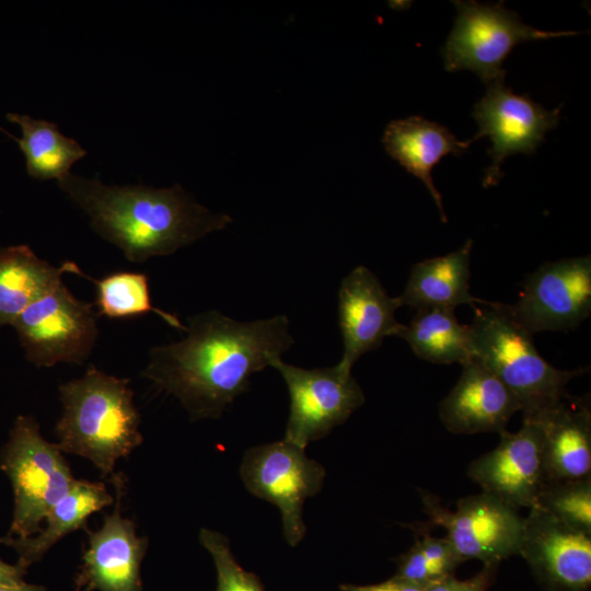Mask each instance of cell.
Segmentation results:
<instances>
[{"instance_id":"22","label":"cell","mask_w":591,"mask_h":591,"mask_svg":"<svg viewBox=\"0 0 591 591\" xmlns=\"http://www.w3.org/2000/svg\"><path fill=\"white\" fill-rule=\"evenodd\" d=\"M77 264L55 267L40 259L27 245L0 250V326L13 324L33 302L53 290L63 273L72 274Z\"/></svg>"},{"instance_id":"14","label":"cell","mask_w":591,"mask_h":591,"mask_svg":"<svg viewBox=\"0 0 591 591\" xmlns=\"http://www.w3.org/2000/svg\"><path fill=\"white\" fill-rule=\"evenodd\" d=\"M467 475L483 493L506 505L517 510L533 508L546 482L538 421L523 418L518 432H501L498 445L474 460Z\"/></svg>"},{"instance_id":"6","label":"cell","mask_w":591,"mask_h":591,"mask_svg":"<svg viewBox=\"0 0 591 591\" xmlns=\"http://www.w3.org/2000/svg\"><path fill=\"white\" fill-rule=\"evenodd\" d=\"M456 8L454 26L448 36L442 56L450 72L471 70L489 85L505 81V59L515 45L530 40L577 35V32H548L525 24L505 8L476 1H453Z\"/></svg>"},{"instance_id":"28","label":"cell","mask_w":591,"mask_h":591,"mask_svg":"<svg viewBox=\"0 0 591 591\" xmlns=\"http://www.w3.org/2000/svg\"><path fill=\"white\" fill-rule=\"evenodd\" d=\"M473 577L460 580L455 576L442 579L426 588V591H487L496 580L500 564H483Z\"/></svg>"},{"instance_id":"11","label":"cell","mask_w":591,"mask_h":591,"mask_svg":"<svg viewBox=\"0 0 591 591\" xmlns=\"http://www.w3.org/2000/svg\"><path fill=\"white\" fill-rule=\"evenodd\" d=\"M430 522L444 528L445 537L463 560L500 564L518 554L523 518L517 509L486 493L461 498L455 511L431 494L421 496Z\"/></svg>"},{"instance_id":"23","label":"cell","mask_w":591,"mask_h":591,"mask_svg":"<svg viewBox=\"0 0 591 591\" xmlns=\"http://www.w3.org/2000/svg\"><path fill=\"white\" fill-rule=\"evenodd\" d=\"M397 336L408 343L418 358L433 363L463 364L472 358L468 327L459 322L452 309H419L408 324L402 325Z\"/></svg>"},{"instance_id":"15","label":"cell","mask_w":591,"mask_h":591,"mask_svg":"<svg viewBox=\"0 0 591 591\" xmlns=\"http://www.w3.org/2000/svg\"><path fill=\"white\" fill-rule=\"evenodd\" d=\"M397 297L385 291L376 276L364 266L354 268L338 291V324L344 354L338 362L350 370L366 352L378 349L387 336H397L402 327L395 317L401 308Z\"/></svg>"},{"instance_id":"31","label":"cell","mask_w":591,"mask_h":591,"mask_svg":"<svg viewBox=\"0 0 591 591\" xmlns=\"http://www.w3.org/2000/svg\"><path fill=\"white\" fill-rule=\"evenodd\" d=\"M0 591H47L43 586L21 583L18 586L1 587Z\"/></svg>"},{"instance_id":"29","label":"cell","mask_w":591,"mask_h":591,"mask_svg":"<svg viewBox=\"0 0 591 591\" xmlns=\"http://www.w3.org/2000/svg\"><path fill=\"white\" fill-rule=\"evenodd\" d=\"M338 588L340 591H426V588H422L418 584L399 579L395 576L380 583H374V584L343 583V584H339Z\"/></svg>"},{"instance_id":"10","label":"cell","mask_w":591,"mask_h":591,"mask_svg":"<svg viewBox=\"0 0 591 591\" xmlns=\"http://www.w3.org/2000/svg\"><path fill=\"white\" fill-rule=\"evenodd\" d=\"M507 306L532 336L577 327L591 313L590 255L543 264L525 279L519 300Z\"/></svg>"},{"instance_id":"8","label":"cell","mask_w":591,"mask_h":591,"mask_svg":"<svg viewBox=\"0 0 591 591\" xmlns=\"http://www.w3.org/2000/svg\"><path fill=\"white\" fill-rule=\"evenodd\" d=\"M240 472L252 495L280 510L285 538L297 546L306 532L304 501L321 491L324 467L308 457L304 448L283 439L246 450Z\"/></svg>"},{"instance_id":"9","label":"cell","mask_w":591,"mask_h":591,"mask_svg":"<svg viewBox=\"0 0 591 591\" xmlns=\"http://www.w3.org/2000/svg\"><path fill=\"white\" fill-rule=\"evenodd\" d=\"M270 367L280 372L290 394L285 440L304 449L344 424L366 401L351 371L339 363L309 370L280 357Z\"/></svg>"},{"instance_id":"2","label":"cell","mask_w":591,"mask_h":591,"mask_svg":"<svg viewBox=\"0 0 591 591\" xmlns=\"http://www.w3.org/2000/svg\"><path fill=\"white\" fill-rule=\"evenodd\" d=\"M57 184L89 216L92 229L132 263L173 254L233 221L198 204L178 184L107 186L71 173Z\"/></svg>"},{"instance_id":"1","label":"cell","mask_w":591,"mask_h":591,"mask_svg":"<svg viewBox=\"0 0 591 591\" xmlns=\"http://www.w3.org/2000/svg\"><path fill=\"white\" fill-rule=\"evenodd\" d=\"M185 332L150 350L141 376L176 397L194 420L219 418L255 372L294 344L286 315L240 322L207 311L193 315Z\"/></svg>"},{"instance_id":"12","label":"cell","mask_w":591,"mask_h":591,"mask_svg":"<svg viewBox=\"0 0 591 591\" xmlns=\"http://www.w3.org/2000/svg\"><path fill=\"white\" fill-rule=\"evenodd\" d=\"M560 107L547 111L535 103L529 94H515L497 81L487 85L485 95L474 105L473 117L478 132L470 143L488 137L493 143L488 150L491 164L485 172V187L496 185L502 177L501 164L509 155L531 154L544 141L546 132L560 119Z\"/></svg>"},{"instance_id":"30","label":"cell","mask_w":591,"mask_h":591,"mask_svg":"<svg viewBox=\"0 0 591 591\" xmlns=\"http://www.w3.org/2000/svg\"><path fill=\"white\" fill-rule=\"evenodd\" d=\"M26 568L18 563L10 565L0 559V588L24 583Z\"/></svg>"},{"instance_id":"18","label":"cell","mask_w":591,"mask_h":591,"mask_svg":"<svg viewBox=\"0 0 591 591\" xmlns=\"http://www.w3.org/2000/svg\"><path fill=\"white\" fill-rule=\"evenodd\" d=\"M542 431L546 482L591 476V412L589 401L569 394L534 416Z\"/></svg>"},{"instance_id":"13","label":"cell","mask_w":591,"mask_h":591,"mask_svg":"<svg viewBox=\"0 0 591 591\" xmlns=\"http://www.w3.org/2000/svg\"><path fill=\"white\" fill-rule=\"evenodd\" d=\"M518 554L543 591L590 590L591 535L538 508H531L523 518Z\"/></svg>"},{"instance_id":"26","label":"cell","mask_w":591,"mask_h":591,"mask_svg":"<svg viewBox=\"0 0 591 591\" xmlns=\"http://www.w3.org/2000/svg\"><path fill=\"white\" fill-rule=\"evenodd\" d=\"M533 508H538L572 529L591 535V476L545 482Z\"/></svg>"},{"instance_id":"3","label":"cell","mask_w":591,"mask_h":591,"mask_svg":"<svg viewBox=\"0 0 591 591\" xmlns=\"http://www.w3.org/2000/svg\"><path fill=\"white\" fill-rule=\"evenodd\" d=\"M59 395L63 409L56 425L58 449L90 460L103 477L118 482L117 460L143 441L129 380L91 366L83 376L60 385Z\"/></svg>"},{"instance_id":"5","label":"cell","mask_w":591,"mask_h":591,"mask_svg":"<svg viewBox=\"0 0 591 591\" xmlns=\"http://www.w3.org/2000/svg\"><path fill=\"white\" fill-rule=\"evenodd\" d=\"M0 466L9 476L14 494L9 535H35L76 479L62 452L43 438L33 417L19 416L2 448Z\"/></svg>"},{"instance_id":"21","label":"cell","mask_w":591,"mask_h":591,"mask_svg":"<svg viewBox=\"0 0 591 591\" xmlns=\"http://www.w3.org/2000/svg\"><path fill=\"white\" fill-rule=\"evenodd\" d=\"M114 498L101 482L74 479L67 494L51 508L36 535L0 537V544L12 547L19 555L18 564L26 568L39 560L67 534L86 530L88 518L112 505Z\"/></svg>"},{"instance_id":"25","label":"cell","mask_w":591,"mask_h":591,"mask_svg":"<svg viewBox=\"0 0 591 591\" xmlns=\"http://www.w3.org/2000/svg\"><path fill=\"white\" fill-rule=\"evenodd\" d=\"M73 274L84 277L95 283L99 316L125 318L155 313L169 325L186 331L179 320L165 311L153 306L149 291V279L143 273L116 271L95 279L86 276L77 265Z\"/></svg>"},{"instance_id":"7","label":"cell","mask_w":591,"mask_h":591,"mask_svg":"<svg viewBox=\"0 0 591 591\" xmlns=\"http://www.w3.org/2000/svg\"><path fill=\"white\" fill-rule=\"evenodd\" d=\"M94 306L76 298L62 281L28 305L12 324L26 359L38 368L83 364L99 335Z\"/></svg>"},{"instance_id":"17","label":"cell","mask_w":591,"mask_h":591,"mask_svg":"<svg viewBox=\"0 0 591 591\" xmlns=\"http://www.w3.org/2000/svg\"><path fill=\"white\" fill-rule=\"evenodd\" d=\"M519 410L515 395L474 358L462 364L460 379L438 406L445 429L457 434H500Z\"/></svg>"},{"instance_id":"19","label":"cell","mask_w":591,"mask_h":591,"mask_svg":"<svg viewBox=\"0 0 591 591\" xmlns=\"http://www.w3.org/2000/svg\"><path fill=\"white\" fill-rule=\"evenodd\" d=\"M382 141L386 152L426 185L439 209L441 221L447 223L442 197L433 184L431 171L443 157L465 152L470 141H460L448 127L420 116L392 120L384 130Z\"/></svg>"},{"instance_id":"20","label":"cell","mask_w":591,"mask_h":591,"mask_svg":"<svg viewBox=\"0 0 591 591\" xmlns=\"http://www.w3.org/2000/svg\"><path fill=\"white\" fill-rule=\"evenodd\" d=\"M474 242L467 240L459 250L428 258L412 267L409 278L398 301L416 310L462 304L475 306L484 300L470 292V262Z\"/></svg>"},{"instance_id":"4","label":"cell","mask_w":591,"mask_h":591,"mask_svg":"<svg viewBox=\"0 0 591 591\" xmlns=\"http://www.w3.org/2000/svg\"><path fill=\"white\" fill-rule=\"evenodd\" d=\"M474 309L467 325L471 357L515 395L523 418L534 417L567 397L566 386L579 370H560L548 363L507 304L483 301Z\"/></svg>"},{"instance_id":"16","label":"cell","mask_w":591,"mask_h":591,"mask_svg":"<svg viewBox=\"0 0 591 591\" xmlns=\"http://www.w3.org/2000/svg\"><path fill=\"white\" fill-rule=\"evenodd\" d=\"M120 491L102 526L96 531L86 529L89 542L78 581L88 591H142L140 569L148 538L138 536L135 523L121 515Z\"/></svg>"},{"instance_id":"24","label":"cell","mask_w":591,"mask_h":591,"mask_svg":"<svg viewBox=\"0 0 591 591\" xmlns=\"http://www.w3.org/2000/svg\"><path fill=\"white\" fill-rule=\"evenodd\" d=\"M7 118L21 127L22 138L2 131L19 142L26 158L27 173L36 179L59 181L70 174L71 166L78 160L86 155L76 140L62 135L51 121L14 113L8 114Z\"/></svg>"},{"instance_id":"27","label":"cell","mask_w":591,"mask_h":591,"mask_svg":"<svg viewBox=\"0 0 591 591\" xmlns=\"http://www.w3.org/2000/svg\"><path fill=\"white\" fill-rule=\"evenodd\" d=\"M199 542L211 555L216 567L215 591H266L258 576L245 570L236 561L227 536L209 529H201Z\"/></svg>"}]
</instances>
